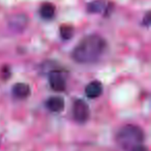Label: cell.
Instances as JSON below:
<instances>
[{
	"label": "cell",
	"mask_w": 151,
	"mask_h": 151,
	"mask_svg": "<svg viewBox=\"0 0 151 151\" xmlns=\"http://www.w3.org/2000/svg\"><path fill=\"white\" fill-rule=\"evenodd\" d=\"M129 151H148V149H147L146 146L140 144V145H137V146H134V148H132Z\"/></svg>",
	"instance_id": "12"
},
{
	"label": "cell",
	"mask_w": 151,
	"mask_h": 151,
	"mask_svg": "<svg viewBox=\"0 0 151 151\" xmlns=\"http://www.w3.org/2000/svg\"><path fill=\"white\" fill-rule=\"evenodd\" d=\"M13 94L19 99H25L30 95V87L26 83H16L13 87Z\"/></svg>",
	"instance_id": "6"
},
{
	"label": "cell",
	"mask_w": 151,
	"mask_h": 151,
	"mask_svg": "<svg viewBox=\"0 0 151 151\" xmlns=\"http://www.w3.org/2000/svg\"><path fill=\"white\" fill-rule=\"evenodd\" d=\"M46 106L52 112H60L64 108V101L60 96H52L48 99Z\"/></svg>",
	"instance_id": "7"
},
{
	"label": "cell",
	"mask_w": 151,
	"mask_h": 151,
	"mask_svg": "<svg viewBox=\"0 0 151 151\" xmlns=\"http://www.w3.org/2000/svg\"><path fill=\"white\" fill-rule=\"evenodd\" d=\"M59 32H60V36L63 38V40H70L73 36V33H75V29H73V26L70 25H62L59 29Z\"/></svg>",
	"instance_id": "10"
},
{
	"label": "cell",
	"mask_w": 151,
	"mask_h": 151,
	"mask_svg": "<svg viewBox=\"0 0 151 151\" xmlns=\"http://www.w3.org/2000/svg\"><path fill=\"white\" fill-rule=\"evenodd\" d=\"M85 93L89 99H97L103 93V85L99 81L90 82L85 88Z\"/></svg>",
	"instance_id": "5"
},
{
	"label": "cell",
	"mask_w": 151,
	"mask_h": 151,
	"mask_svg": "<svg viewBox=\"0 0 151 151\" xmlns=\"http://www.w3.org/2000/svg\"><path fill=\"white\" fill-rule=\"evenodd\" d=\"M55 11H56V7H55L54 4L50 2H46L40 6V15L42 19H52L55 15Z\"/></svg>",
	"instance_id": "9"
},
{
	"label": "cell",
	"mask_w": 151,
	"mask_h": 151,
	"mask_svg": "<svg viewBox=\"0 0 151 151\" xmlns=\"http://www.w3.org/2000/svg\"><path fill=\"white\" fill-rule=\"evenodd\" d=\"M11 21H12L11 22L12 27H15V28H17V29H19L20 27H25L26 23H27V19H26V17L23 15L13 17Z\"/></svg>",
	"instance_id": "11"
},
{
	"label": "cell",
	"mask_w": 151,
	"mask_h": 151,
	"mask_svg": "<svg viewBox=\"0 0 151 151\" xmlns=\"http://www.w3.org/2000/svg\"><path fill=\"white\" fill-rule=\"evenodd\" d=\"M87 11L89 13L99 14L101 12L107 11V2L106 0H94L92 2L88 3L87 5Z\"/></svg>",
	"instance_id": "8"
},
{
	"label": "cell",
	"mask_w": 151,
	"mask_h": 151,
	"mask_svg": "<svg viewBox=\"0 0 151 151\" xmlns=\"http://www.w3.org/2000/svg\"><path fill=\"white\" fill-rule=\"evenodd\" d=\"M107 50V42L97 34H90L83 38L71 53L73 59L78 63H93Z\"/></svg>",
	"instance_id": "1"
},
{
	"label": "cell",
	"mask_w": 151,
	"mask_h": 151,
	"mask_svg": "<svg viewBox=\"0 0 151 151\" xmlns=\"http://www.w3.org/2000/svg\"><path fill=\"white\" fill-rule=\"evenodd\" d=\"M149 16H150V14L147 13L146 14V17H145V21H146V22H144V23H145V25H147V26L150 24V18H149Z\"/></svg>",
	"instance_id": "13"
},
{
	"label": "cell",
	"mask_w": 151,
	"mask_h": 151,
	"mask_svg": "<svg viewBox=\"0 0 151 151\" xmlns=\"http://www.w3.org/2000/svg\"><path fill=\"white\" fill-rule=\"evenodd\" d=\"M73 115L77 122L85 123L90 115L88 105L82 99H77L73 106Z\"/></svg>",
	"instance_id": "3"
},
{
	"label": "cell",
	"mask_w": 151,
	"mask_h": 151,
	"mask_svg": "<svg viewBox=\"0 0 151 151\" xmlns=\"http://www.w3.org/2000/svg\"><path fill=\"white\" fill-rule=\"evenodd\" d=\"M49 82H50L51 88L57 92L64 91L66 88V81L63 75L59 70H53L49 76Z\"/></svg>",
	"instance_id": "4"
},
{
	"label": "cell",
	"mask_w": 151,
	"mask_h": 151,
	"mask_svg": "<svg viewBox=\"0 0 151 151\" xmlns=\"http://www.w3.org/2000/svg\"><path fill=\"white\" fill-rule=\"evenodd\" d=\"M144 141V132L142 128L134 124H127L120 128L117 134V143L124 149L130 150Z\"/></svg>",
	"instance_id": "2"
}]
</instances>
